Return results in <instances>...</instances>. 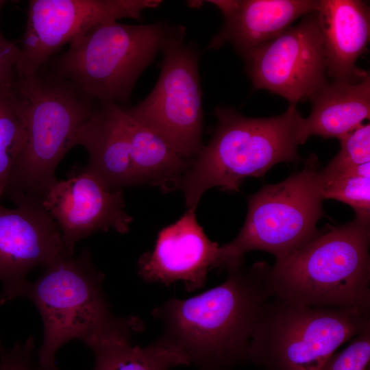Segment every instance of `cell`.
Here are the masks:
<instances>
[{"mask_svg": "<svg viewBox=\"0 0 370 370\" xmlns=\"http://www.w3.org/2000/svg\"><path fill=\"white\" fill-rule=\"evenodd\" d=\"M185 34L183 26L164 44L160 73L151 92L136 106L124 109L193 161L204 146L200 53L196 43L185 42Z\"/></svg>", "mask_w": 370, "mask_h": 370, "instance_id": "cell-9", "label": "cell"}, {"mask_svg": "<svg viewBox=\"0 0 370 370\" xmlns=\"http://www.w3.org/2000/svg\"><path fill=\"white\" fill-rule=\"evenodd\" d=\"M317 159L286 180L267 185L248 199L245 223L237 236L221 246L220 269L243 264L244 254L261 250L276 260L291 254L314 238L324 199Z\"/></svg>", "mask_w": 370, "mask_h": 370, "instance_id": "cell-8", "label": "cell"}, {"mask_svg": "<svg viewBox=\"0 0 370 370\" xmlns=\"http://www.w3.org/2000/svg\"><path fill=\"white\" fill-rule=\"evenodd\" d=\"M316 12L328 75L334 81L355 82L364 78L369 73L356 63L369 41L367 3L358 0H321Z\"/></svg>", "mask_w": 370, "mask_h": 370, "instance_id": "cell-16", "label": "cell"}, {"mask_svg": "<svg viewBox=\"0 0 370 370\" xmlns=\"http://www.w3.org/2000/svg\"><path fill=\"white\" fill-rule=\"evenodd\" d=\"M338 154L319 171L322 185L345 170L370 161V125H360L339 138Z\"/></svg>", "mask_w": 370, "mask_h": 370, "instance_id": "cell-23", "label": "cell"}, {"mask_svg": "<svg viewBox=\"0 0 370 370\" xmlns=\"http://www.w3.org/2000/svg\"><path fill=\"white\" fill-rule=\"evenodd\" d=\"M14 88L27 138L3 195L16 206L42 204L58 182V164L75 146L79 130L97 107L74 83L41 69L16 77Z\"/></svg>", "mask_w": 370, "mask_h": 370, "instance_id": "cell-2", "label": "cell"}, {"mask_svg": "<svg viewBox=\"0 0 370 370\" xmlns=\"http://www.w3.org/2000/svg\"><path fill=\"white\" fill-rule=\"evenodd\" d=\"M160 0H31L16 77L35 74L64 45L101 23L123 18L140 21Z\"/></svg>", "mask_w": 370, "mask_h": 370, "instance_id": "cell-10", "label": "cell"}, {"mask_svg": "<svg viewBox=\"0 0 370 370\" xmlns=\"http://www.w3.org/2000/svg\"><path fill=\"white\" fill-rule=\"evenodd\" d=\"M44 197L42 205L58 224L68 251L99 231L124 234L133 219L125 208L123 190L106 187L85 167L76 164Z\"/></svg>", "mask_w": 370, "mask_h": 370, "instance_id": "cell-13", "label": "cell"}, {"mask_svg": "<svg viewBox=\"0 0 370 370\" xmlns=\"http://www.w3.org/2000/svg\"><path fill=\"white\" fill-rule=\"evenodd\" d=\"M370 325V310L295 304L271 298L250 343L263 370H321L335 351Z\"/></svg>", "mask_w": 370, "mask_h": 370, "instance_id": "cell-7", "label": "cell"}, {"mask_svg": "<svg viewBox=\"0 0 370 370\" xmlns=\"http://www.w3.org/2000/svg\"><path fill=\"white\" fill-rule=\"evenodd\" d=\"M131 341L129 338H115L92 346L93 370H169L188 366L180 354L156 340L142 347Z\"/></svg>", "mask_w": 370, "mask_h": 370, "instance_id": "cell-20", "label": "cell"}, {"mask_svg": "<svg viewBox=\"0 0 370 370\" xmlns=\"http://www.w3.org/2000/svg\"><path fill=\"white\" fill-rule=\"evenodd\" d=\"M44 269L37 280L28 281L22 295L34 303L42 318L43 340L37 351L42 365L56 366L57 352L73 339L91 347L143 331L140 318L113 314L103 288L104 274L95 266L88 248Z\"/></svg>", "mask_w": 370, "mask_h": 370, "instance_id": "cell-4", "label": "cell"}, {"mask_svg": "<svg viewBox=\"0 0 370 370\" xmlns=\"http://www.w3.org/2000/svg\"><path fill=\"white\" fill-rule=\"evenodd\" d=\"M242 56L255 89H266L280 95L292 106L310 99L328 82L323 42L316 11Z\"/></svg>", "mask_w": 370, "mask_h": 370, "instance_id": "cell-11", "label": "cell"}, {"mask_svg": "<svg viewBox=\"0 0 370 370\" xmlns=\"http://www.w3.org/2000/svg\"><path fill=\"white\" fill-rule=\"evenodd\" d=\"M121 108L100 105L80 127L75 140V145L88 151L86 169L112 190L141 185L121 124Z\"/></svg>", "mask_w": 370, "mask_h": 370, "instance_id": "cell-17", "label": "cell"}, {"mask_svg": "<svg viewBox=\"0 0 370 370\" xmlns=\"http://www.w3.org/2000/svg\"><path fill=\"white\" fill-rule=\"evenodd\" d=\"M121 121L140 184L157 186L163 192L178 189L180 180L192 160L127 114L123 107Z\"/></svg>", "mask_w": 370, "mask_h": 370, "instance_id": "cell-19", "label": "cell"}, {"mask_svg": "<svg viewBox=\"0 0 370 370\" xmlns=\"http://www.w3.org/2000/svg\"><path fill=\"white\" fill-rule=\"evenodd\" d=\"M312 111L304 119L301 136L341 138L370 116V77L355 82H327L310 99Z\"/></svg>", "mask_w": 370, "mask_h": 370, "instance_id": "cell-18", "label": "cell"}, {"mask_svg": "<svg viewBox=\"0 0 370 370\" xmlns=\"http://www.w3.org/2000/svg\"><path fill=\"white\" fill-rule=\"evenodd\" d=\"M224 17L223 25L206 47L217 49L231 43L241 55L274 39L299 17L317 10L312 0H212Z\"/></svg>", "mask_w": 370, "mask_h": 370, "instance_id": "cell-15", "label": "cell"}, {"mask_svg": "<svg viewBox=\"0 0 370 370\" xmlns=\"http://www.w3.org/2000/svg\"><path fill=\"white\" fill-rule=\"evenodd\" d=\"M196 208L159 231L153 249L139 258L138 273L144 281L166 286L181 281L193 292L205 286L212 269H220L221 246L205 234Z\"/></svg>", "mask_w": 370, "mask_h": 370, "instance_id": "cell-14", "label": "cell"}, {"mask_svg": "<svg viewBox=\"0 0 370 370\" xmlns=\"http://www.w3.org/2000/svg\"><path fill=\"white\" fill-rule=\"evenodd\" d=\"M322 186L324 199L345 203L356 217L369 219L370 162L347 169Z\"/></svg>", "mask_w": 370, "mask_h": 370, "instance_id": "cell-22", "label": "cell"}, {"mask_svg": "<svg viewBox=\"0 0 370 370\" xmlns=\"http://www.w3.org/2000/svg\"><path fill=\"white\" fill-rule=\"evenodd\" d=\"M14 82L0 86V199L27 138Z\"/></svg>", "mask_w": 370, "mask_h": 370, "instance_id": "cell-21", "label": "cell"}, {"mask_svg": "<svg viewBox=\"0 0 370 370\" xmlns=\"http://www.w3.org/2000/svg\"><path fill=\"white\" fill-rule=\"evenodd\" d=\"M369 219L329 226L269 267L272 298L308 306L370 310Z\"/></svg>", "mask_w": 370, "mask_h": 370, "instance_id": "cell-5", "label": "cell"}, {"mask_svg": "<svg viewBox=\"0 0 370 370\" xmlns=\"http://www.w3.org/2000/svg\"><path fill=\"white\" fill-rule=\"evenodd\" d=\"M0 370H58L56 366L42 365L35 350V342L29 336L23 342L6 347L0 338Z\"/></svg>", "mask_w": 370, "mask_h": 370, "instance_id": "cell-25", "label": "cell"}, {"mask_svg": "<svg viewBox=\"0 0 370 370\" xmlns=\"http://www.w3.org/2000/svg\"><path fill=\"white\" fill-rule=\"evenodd\" d=\"M269 267L264 262L232 267L221 284L158 306L153 315L162 323V331L156 341L198 370H231L248 362L255 328L272 298Z\"/></svg>", "mask_w": 370, "mask_h": 370, "instance_id": "cell-1", "label": "cell"}, {"mask_svg": "<svg viewBox=\"0 0 370 370\" xmlns=\"http://www.w3.org/2000/svg\"><path fill=\"white\" fill-rule=\"evenodd\" d=\"M217 124L212 138L180 180L178 189L186 209L197 208L204 193L213 187L236 192L247 177L262 176L280 162L300 160L304 121L296 106L281 115L247 117L234 109L218 106Z\"/></svg>", "mask_w": 370, "mask_h": 370, "instance_id": "cell-3", "label": "cell"}, {"mask_svg": "<svg viewBox=\"0 0 370 370\" xmlns=\"http://www.w3.org/2000/svg\"><path fill=\"white\" fill-rule=\"evenodd\" d=\"M182 27L163 21L101 23L73 40L53 62L52 72L100 105L123 107L141 73Z\"/></svg>", "mask_w": 370, "mask_h": 370, "instance_id": "cell-6", "label": "cell"}, {"mask_svg": "<svg viewBox=\"0 0 370 370\" xmlns=\"http://www.w3.org/2000/svg\"><path fill=\"white\" fill-rule=\"evenodd\" d=\"M73 256L42 204L0 205V305L22 297L32 270Z\"/></svg>", "mask_w": 370, "mask_h": 370, "instance_id": "cell-12", "label": "cell"}, {"mask_svg": "<svg viewBox=\"0 0 370 370\" xmlns=\"http://www.w3.org/2000/svg\"><path fill=\"white\" fill-rule=\"evenodd\" d=\"M343 351L334 353L321 370H367L370 360V325Z\"/></svg>", "mask_w": 370, "mask_h": 370, "instance_id": "cell-24", "label": "cell"}, {"mask_svg": "<svg viewBox=\"0 0 370 370\" xmlns=\"http://www.w3.org/2000/svg\"><path fill=\"white\" fill-rule=\"evenodd\" d=\"M6 1L0 0V12ZM18 45L7 40L0 29V86L16 78Z\"/></svg>", "mask_w": 370, "mask_h": 370, "instance_id": "cell-26", "label": "cell"}]
</instances>
